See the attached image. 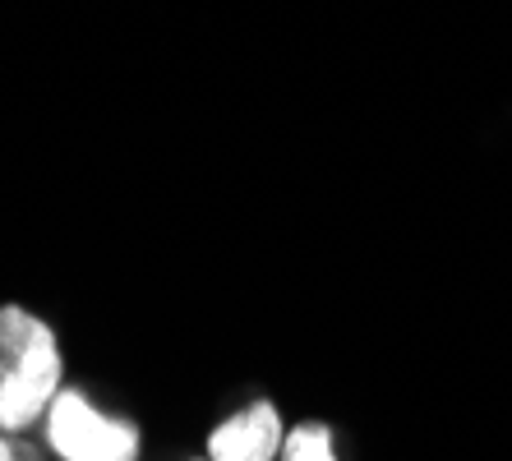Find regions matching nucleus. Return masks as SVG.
Wrapping results in <instances>:
<instances>
[{"instance_id": "1", "label": "nucleus", "mask_w": 512, "mask_h": 461, "mask_svg": "<svg viewBox=\"0 0 512 461\" xmlns=\"http://www.w3.org/2000/svg\"><path fill=\"white\" fill-rule=\"evenodd\" d=\"M60 392V342L47 319L0 305V434H28Z\"/></svg>"}, {"instance_id": "2", "label": "nucleus", "mask_w": 512, "mask_h": 461, "mask_svg": "<svg viewBox=\"0 0 512 461\" xmlns=\"http://www.w3.org/2000/svg\"><path fill=\"white\" fill-rule=\"evenodd\" d=\"M47 443L60 461H134L139 429L120 415H102L79 388H60L47 411Z\"/></svg>"}, {"instance_id": "3", "label": "nucleus", "mask_w": 512, "mask_h": 461, "mask_svg": "<svg viewBox=\"0 0 512 461\" xmlns=\"http://www.w3.org/2000/svg\"><path fill=\"white\" fill-rule=\"evenodd\" d=\"M282 438L286 429L277 406L254 402L208 434V461H273V452H282Z\"/></svg>"}, {"instance_id": "4", "label": "nucleus", "mask_w": 512, "mask_h": 461, "mask_svg": "<svg viewBox=\"0 0 512 461\" xmlns=\"http://www.w3.org/2000/svg\"><path fill=\"white\" fill-rule=\"evenodd\" d=\"M282 461H337L333 434L323 425H296L282 438Z\"/></svg>"}, {"instance_id": "5", "label": "nucleus", "mask_w": 512, "mask_h": 461, "mask_svg": "<svg viewBox=\"0 0 512 461\" xmlns=\"http://www.w3.org/2000/svg\"><path fill=\"white\" fill-rule=\"evenodd\" d=\"M0 461H42V452L19 434H0Z\"/></svg>"}]
</instances>
